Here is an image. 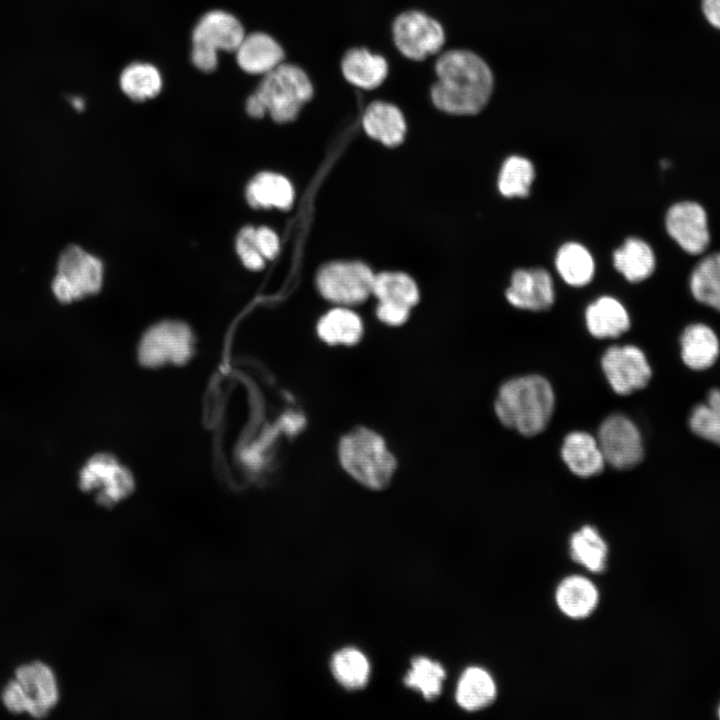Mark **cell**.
I'll return each instance as SVG.
<instances>
[{"mask_svg":"<svg viewBox=\"0 0 720 720\" xmlns=\"http://www.w3.org/2000/svg\"><path fill=\"white\" fill-rule=\"evenodd\" d=\"M79 487L92 494L98 504L112 507L127 499L136 483L125 464L113 454L102 452L91 456L81 468Z\"/></svg>","mask_w":720,"mask_h":720,"instance_id":"cell-7","label":"cell"},{"mask_svg":"<svg viewBox=\"0 0 720 720\" xmlns=\"http://www.w3.org/2000/svg\"><path fill=\"white\" fill-rule=\"evenodd\" d=\"M555 397L550 383L539 375H526L505 382L495 400L500 422L524 436H534L548 425Z\"/></svg>","mask_w":720,"mask_h":720,"instance_id":"cell-2","label":"cell"},{"mask_svg":"<svg viewBox=\"0 0 720 720\" xmlns=\"http://www.w3.org/2000/svg\"><path fill=\"white\" fill-rule=\"evenodd\" d=\"M688 425L699 438L720 446V389H711L706 401L692 408Z\"/></svg>","mask_w":720,"mask_h":720,"instance_id":"cell-33","label":"cell"},{"mask_svg":"<svg viewBox=\"0 0 720 720\" xmlns=\"http://www.w3.org/2000/svg\"><path fill=\"white\" fill-rule=\"evenodd\" d=\"M191 328L182 321L164 320L150 326L137 345V359L148 369L186 365L195 353Z\"/></svg>","mask_w":720,"mask_h":720,"instance_id":"cell-5","label":"cell"},{"mask_svg":"<svg viewBox=\"0 0 720 720\" xmlns=\"http://www.w3.org/2000/svg\"><path fill=\"white\" fill-rule=\"evenodd\" d=\"M241 22L231 13L212 10L205 13L192 32L191 60L203 72L218 65V51L235 52L245 36Z\"/></svg>","mask_w":720,"mask_h":720,"instance_id":"cell-6","label":"cell"},{"mask_svg":"<svg viewBox=\"0 0 720 720\" xmlns=\"http://www.w3.org/2000/svg\"><path fill=\"white\" fill-rule=\"evenodd\" d=\"M375 276L360 262H335L324 266L317 277L321 294L341 305H356L372 294Z\"/></svg>","mask_w":720,"mask_h":720,"instance_id":"cell-10","label":"cell"},{"mask_svg":"<svg viewBox=\"0 0 720 720\" xmlns=\"http://www.w3.org/2000/svg\"><path fill=\"white\" fill-rule=\"evenodd\" d=\"M497 695L496 683L490 673L478 666L463 671L456 688L457 704L474 712L491 705Z\"/></svg>","mask_w":720,"mask_h":720,"instance_id":"cell-23","label":"cell"},{"mask_svg":"<svg viewBox=\"0 0 720 720\" xmlns=\"http://www.w3.org/2000/svg\"><path fill=\"white\" fill-rule=\"evenodd\" d=\"M409 312V308L385 302H379L377 307L378 318L382 322L393 326L403 324L407 320Z\"/></svg>","mask_w":720,"mask_h":720,"instance_id":"cell-39","label":"cell"},{"mask_svg":"<svg viewBox=\"0 0 720 720\" xmlns=\"http://www.w3.org/2000/svg\"><path fill=\"white\" fill-rule=\"evenodd\" d=\"M597 441L605 462L616 469L634 468L644 457L641 433L624 415L608 416L599 427Z\"/></svg>","mask_w":720,"mask_h":720,"instance_id":"cell-11","label":"cell"},{"mask_svg":"<svg viewBox=\"0 0 720 720\" xmlns=\"http://www.w3.org/2000/svg\"><path fill=\"white\" fill-rule=\"evenodd\" d=\"M15 676L31 699L27 711L31 716L44 717L57 704L58 685L48 665L39 661L24 664L17 668Z\"/></svg>","mask_w":720,"mask_h":720,"instance_id":"cell-15","label":"cell"},{"mask_svg":"<svg viewBox=\"0 0 720 720\" xmlns=\"http://www.w3.org/2000/svg\"><path fill=\"white\" fill-rule=\"evenodd\" d=\"M362 125L370 137L390 147L400 144L406 132L405 119L400 109L384 101H374L367 106Z\"/></svg>","mask_w":720,"mask_h":720,"instance_id":"cell-20","label":"cell"},{"mask_svg":"<svg viewBox=\"0 0 720 720\" xmlns=\"http://www.w3.org/2000/svg\"><path fill=\"white\" fill-rule=\"evenodd\" d=\"M339 459L351 477L375 490L386 487L396 469L384 439L367 428L354 429L342 438Z\"/></svg>","mask_w":720,"mask_h":720,"instance_id":"cell-3","label":"cell"},{"mask_svg":"<svg viewBox=\"0 0 720 720\" xmlns=\"http://www.w3.org/2000/svg\"><path fill=\"white\" fill-rule=\"evenodd\" d=\"M4 706L12 713L20 714L28 711L31 699L15 679L10 681L2 692Z\"/></svg>","mask_w":720,"mask_h":720,"instance_id":"cell-37","label":"cell"},{"mask_svg":"<svg viewBox=\"0 0 720 720\" xmlns=\"http://www.w3.org/2000/svg\"><path fill=\"white\" fill-rule=\"evenodd\" d=\"M555 263L559 274L569 285L584 286L593 278V258L581 244L569 242L561 246Z\"/></svg>","mask_w":720,"mask_h":720,"instance_id":"cell-30","label":"cell"},{"mask_svg":"<svg viewBox=\"0 0 720 720\" xmlns=\"http://www.w3.org/2000/svg\"><path fill=\"white\" fill-rule=\"evenodd\" d=\"M534 177V167L528 159L510 156L504 161L499 173V191L507 198L526 197Z\"/></svg>","mask_w":720,"mask_h":720,"instance_id":"cell-34","label":"cell"},{"mask_svg":"<svg viewBox=\"0 0 720 720\" xmlns=\"http://www.w3.org/2000/svg\"><path fill=\"white\" fill-rule=\"evenodd\" d=\"M319 337L332 345H353L359 342L363 334L360 317L353 311L339 307L330 310L319 321Z\"/></svg>","mask_w":720,"mask_h":720,"instance_id":"cell-26","label":"cell"},{"mask_svg":"<svg viewBox=\"0 0 720 720\" xmlns=\"http://www.w3.org/2000/svg\"><path fill=\"white\" fill-rule=\"evenodd\" d=\"M437 80L430 91L437 109L452 115H474L489 103L495 76L489 63L469 49L442 52L435 62Z\"/></svg>","mask_w":720,"mask_h":720,"instance_id":"cell-1","label":"cell"},{"mask_svg":"<svg viewBox=\"0 0 720 720\" xmlns=\"http://www.w3.org/2000/svg\"><path fill=\"white\" fill-rule=\"evenodd\" d=\"M70 103L77 111H82L85 107V102L82 97L74 96L71 98Z\"/></svg>","mask_w":720,"mask_h":720,"instance_id":"cell-42","label":"cell"},{"mask_svg":"<svg viewBox=\"0 0 720 720\" xmlns=\"http://www.w3.org/2000/svg\"><path fill=\"white\" fill-rule=\"evenodd\" d=\"M601 365L610 386L620 395L645 388L652 377L646 355L634 345L608 348L602 356Z\"/></svg>","mask_w":720,"mask_h":720,"instance_id":"cell-12","label":"cell"},{"mask_svg":"<svg viewBox=\"0 0 720 720\" xmlns=\"http://www.w3.org/2000/svg\"><path fill=\"white\" fill-rule=\"evenodd\" d=\"M103 266L99 259L79 246H69L60 255L52 291L58 301L70 303L97 293L102 285Z\"/></svg>","mask_w":720,"mask_h":720,"instance_id":"cell-8","label":"cell"},{"mask_svg":"<svg viewBox=\"0 0 720 720\" xmlns=\"http://www.w3.org/2000/svg\"><path fill=\"white\" fill-rule=\"evenodd\" d=\"M555 600L560 611L572 619H583L592 614L599 602V592L589 579L572 575L558 585Z\"/></svg>","mask_w":720,"mask_h":720,"instance_id":"cell-21","label":"cell"},{"mask_svg":"<svg viewBox=\"0 0 720 720\" xmlns=\"http://www.w3.org/2000/svg\"><path fill=\"white\" fill-rule=\"evenodd\" d=\"M255 242L265 259H272L277 255L279 239L271 229L267 227L255 229Z\"/></svg>","mask_w":720,"mask_h":720,"instance_id":"cell-38","label":"cell"},{"mask_svg":"<svg viewBox=\"0 0 720 720\" xmlns=\"http://www.w3.org/2000/svg\"><path fill=\"white\" fill-rule=\"evenodd\" d=\"M702 10L707 21L720 30V0H702Z\"/></svg>","mask_w":720,"mask_h":720,"instance_id":"cell-40","label":"cell"},{"mask_svg":"<svg viewBox=\"0 0 720 720\" xmlns=\"http://www.w3.org/2000/svg\"><path fill=\"white\" fill-rule=\"evenodd\" d=\"M392 35L399 52L414 61L439 53L446 40L440 22L417 10L398 15L392 25Z\"/></svg>","mask_w":720,"mask_h":720,"instance_id":"cell-9","label":"cell"},{"mask_svg":"<svg viewBox=\"0 0 720 720\" xmlns=\"http://www.w3.org/2000/svg\"><path fill=\"white\" fill-rule=\"evenodd\" d=\"M254 94L273 120L287 123L294 120L312 98L313 86L302 68L283 62L263 75Z\"/></svg>","mask_w":720,"mask_h":720,"instance_id":"cell-4","label":"cell"},{"mask_svg":"<svg viewBox=\"0 0 720 720\" xmlns=\"http://www.w3.org/2000/svg\"><path fill=\"white\" fill-rule=\"evenodd\" d=\"M246 111L254 118H261L267 113L264 105L254 93L246 101Z\"/></svg>","mask_w":720,"mask_h":720,"instance_id":"cell-41","label":"cell"},{"mask_svg":"<svg viewBox=\"0 0 720 720\" xmlns=\"http://www.w3.org/2000/svg\"><path fill=\"white\" fill-rule=\"evenodd\" d=\"M235 54L238 66L253 75L269 73L283 63L285 58L281 45L264 32L245 35Z\"/></svg>","mask_w":720,"mask_h":720,"instance_id":"cell-16","label":"cell"},{"mask_svg":"<svg viewBox=\"0 0 720 720\" xmlns=\"http://www.w3.org/2000/svg\"><path fill=\"white\" fill-rule=\"evenodd\" d=\"M445 677V670L440 663L427 657H417L412 661L404 683L432 700L440 695Z\"/></svg>","mask_w":720,"mask_h":720,"instance_id":"cell-35","label":"cell"},{"mask_svg":"<svg viewBox=\"0 0 720 720\" xmlns=\"http://www.w3.org/2000/svg\"><path fill=\"white\" fill-rule=\"evenodd\" d=\"M237 251L244 265L251 270H259L264 266L265 258L255 242V228H243L237 238Z\"/></svg>","mask_w":720,"mask_h":720,"instance_id":"cell-36","label":"cell"},{"mask_svg":"<svg viewBox=\"0 0 720 720\" xmlns=\"http://www.w3.org/2000/svg\"><path fill=\"white\" fill-rule=\"evenodd\" d=\"M372 293L379 302L411 309L419 298L415 282L403 273H381L374 278Z\"/></svg>","mask_w":720,"mask_h":720,"instance_id":"cell-32","label":"cell"},{"mask_svg":"<svg viewBox=\"0 0 720 720\" xmlns=\"http://www.w3.org/2000/svg\"><path fill=\"white\" fill-rule=\"evenodd\" d=\"M119 84L129 98L141 102L154 98L161 92L162 76L154 65L134 62L123 69Z\"/></svg>","mask_w":720,"mask_h":720,"instance_id":"cell-28","label":"cell"},{"mask_svg":"<svg viewBox=\"0 0 720 720\" xmlns=\"http://www.w3.org/2000/svg\"><path fill=\"white\" fill-rule=\"evenodd\" d=\"M590 334L599 339L615 338L630 327L625 307L615 298L604 296L591 303L585 312Z\"/></svg>","mask_w":720,"mask_h":720,"instance_id":"cell-22","label":"cell"},{"mask_svg":"<svg viewBox=\"0 0 720 720\" xmlns=\"http://www.w3.org/2000/svg\"><path fill=\"white\" fill-rule=\"evenodd\" d=\"M508 302L519 308L543 311L554 302V288L550 274L542 268L518 269L506 290Z\"/></svg>","mask_w":720,"mask_h":720,"instance_id":"cell-14","label":"cell"},{"mask_svg":"<svg viewBox=\"0 0 720 720\" xmlns=\"http://www.w3.org/2000/svg\"><path fill=\"white\" fill-rule=\"evenodd\" d=\"M341 71L353 86L371 90L379 87L386 79L388 63L383 56L371 53L366 48H352L341 61Z\"/></svg>","mask_w":720,"mask_h":720,"instance_id":"cell-19","label":"cell"},{"mask_svg":"<svg viewBox=\"0 0 720 720\" xmlns=\"http://www.w3.org/2000/svg\"><path fill=\"white\" fill-rule=\"evenodd\" d=\"M665 224L668 234L685 252L697 255L708 247L707 214L700 204L682 201L672 205L667 211Z\"/></svg>","mask_w":720,"mask_h":720,"instance_id":"cell-13","label":"cell"},{"mask_svg":"<svg viewBox=\"0 0 720 720\" xmlns=\"http://www.w3.org/2000/svg\"><path fill=\"white\" fill-rule=\"evenodd\" d=\"M561 456L572 473L584 478L600 474L606 463L597 439L583 431L565 437Z\"/></svg>","mask_w":720,"mask_h":720,"instance_id":"cell-18","label":"cell"},{"mask_svg":"<svg viewBox=\"0 0 720 720\" xmlns=\"http://www.w3.org/2000/svg\"><path fill=\"white\" fill-rule=\"evenodd\" d=\"M294 198L292 185L282 175L258 174L248 185L247 200L253 207H277L287 209Z\"/></svg>","mask_w":720,"mask_h":720,"instance_id":"cell-25","label":"cell"},{"mask_svg":"<svg viewBox=\"0 0 720 720\" xmlns=\"http://www.w3.org/2000/svg\"><path fill=\"white\" fill-rule=\"evenodd\" d=\"M573 560L591 572L600 573L606 567L608 547L597 529L585 525L570 538Z\"/></svg>","mask_w":720,"mask_h":720,"instance_id":"cell-29","label":"cell"},{"mask_svg":"<svg viewBox=\"0 0 720 720\" xmlns=\"http://www.w3.org/2000/svg\"><path fill=\"white\" fill-rule=\"evenodd\" d=\"M615 268L630 282L647 279L655 269V255L642 239L630 237L613 254Z\"/></svg>","mask_w":720,"mask_h":720,"instance_id":"cell-24","label":"cell"},{"mask_svg":"<svg viewBox=\"0 0 720 720\" xmlns=\"http://www.w3.org/2000/svg\"><path fill=\"white\" fill-rule=\"evenodd\" d=\"M331 670L337 682L344 688L360 689L369 680L370 664L360 650L348 647L335 653Z\"/></svg>","mask_w":720,"mask_h":720,"instance_id":"cell-31","label":"cell"},{"mask_svg":"<svg viewBox=\"0 0 720 720\" xmlns=\"http://www.w3.org/2000/svg\"><path fill=\"white\" fill-rule=\"evenodd\" d=\"M689 285L699 303L720 312V252L707 255L696 264Z\"/></svg>","mask_w":720,"mask_h":720,"instance_id":"cell-27","label":"cell"},{"mask_svg":"<svg viewBox=\"0 0 720 720\" xmlns=\"http://www.w3.org/2000/svg\"><path fill=\"white\" fill-rule=\"evenodd\" d=\"M683 363L694 371L711 368L720 355V341L715 331L703 323L688 325L680 336Z\"/></svg>","mask_w":720,"mask_h":720,"instance_id":"cell-17","label":"cell"},{"mask_svg":"<svg viewBox=\"0 0 720 720\" xmlns=\"http://www.w3.org/2000/svg\"><path fill=\"white\" fill-rule=\"evenodd\" d=\"M718 716H719V718H720V706H719V708H718Z\"/></svg>","mask_w":720,"mask_h":720,"instance_id":"cell-43","label":"cell"}]
</instances>
